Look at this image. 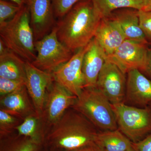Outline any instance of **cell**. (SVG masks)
Instances as JSON below:
<instances>
[{
    "label": "cell",
    "instance_id": "34",
    "mask_svg": "<svg viewBox=\"0 0 151 151\" xmlns=\"http://www.w3.org/2000/svg\"><path fill=\"white\" fill-rule=\"evenodd\" d=\"M126 151H135V150H134V149L133 148V147H132L131 148L129 149V150H127Z\"/></svg>",
    "mask_w": 151,
    "mask_h": 151
},
{
    "label": "cell",
    "instance_id": "5",
    "mask_svg": "<svg viewBox=\"0 0 151 151\" xmlns=\"http://www.w3.org/2000/svg\"><path fill=\"white\" fill-rule=\"evenodd\" d=\"M119 129L132 143L151 132V108H137L124 103L112 104Z\"/></svg>",
    "mask_w": 151,
    "mask_h": 151
},
{
    "label": "cell",
    "instance_id": "27",
    "mask_svg": "<svg viewBox=\"0 0 151 151\" xmlns=\"http://www.w3.org/2000/svg\"><path fill=\"white\" fill-rule=\"evenodd\" d=\"M140 27L146 39L151 42V11H138Z\"/></svg>",
    "mask_w": 151,
    "mask_h": 151
},
{
    "label": "cell",
    "instance_id": "12",
    "mask_svg": "<svg viewBox=\"0 0 151 151\" xmlns=\"http://www.w3.org/2000/svg\"><path fill=\"white\" fill-rule=\"evenodd\" d=\"M30 25L35 41L48 34L56 25L51 0H28Z\"/></svg>",
    "mask_w": 151,
    "mask_h": 151
},
{
    "label": "cell",
    "instance_id": "2",
    "mask_svg": "<svg viewBox=\"0 0 151 151\" xmlns=\"http://www.w3.org/2000/svg\"><path fill=\"white\" fill-rule=\"evenodd\" d=\"M101 19L91 0H81L57 23L58 40L75 52L93 39Z\"/></svg>",
    "mask_w": 151,
    "mask_h": 151
},
{
    "label": "cell",
    "instance_id": "17",
    "mask_svg": "<svg viewBox=\"0 0 151 151\" xmlns=\"http://www.w3.org/2000/svg\"><path fill=\"white\" fill-rule=\"evenodd\" d=\"M138 11L131 8L119 9L113 12L109 17L118 22L126 40L147 45L149 42L140 27Z\"/></svg>",
    "mask_w": 151,
    "mask_h": 151
},
{
    "label": "cell",
    "instance_id": "4",
    "mask_svg": "<svg viewBox=\"0 0 151 151\" xmlns=\"http://www.w3.org/2000/svg\"><path fill=\"white\" fill-rule=\"evenodd\" d=\"M71 108L86 117L97 129L104 131L118 129L112 104L96 87L84 88Z\"/></svg>",
    "mask_w": 151,
    "mask_h": 151
},
{
    "label": "cell",
    "instance_id": "15",
    "mask_svg": "<svg viewBox=\"0 0 151 151\" xmlns=\"http://www.w3.org/2000/svg\"><path fill=\"white\" fill-rule=\"evenodd\" d=\"M94 37L107 55L113 53L126 40L120 25L110 17L101 19Z\"/></svg>",
    "mask_w": 151,
    "mask_h": 151
},
{
    "label": "cell",
    "instance_id": "22",
    "mask_svg": "<svg viewBox=\"0 0 151 151\" xmlns=\"http://www.w3.org/2000/svg\"><path fill=\"white\" fill-rule=\"evenodd\" d=\"M16 130L19 135L28 137L43 145L46 132L41 117L37 113L27 117Z\"/></svg>",
    "mask_w": 151,
    "mask_h": 151
},
{
    "label": "cell",
    "instance_id": "24",
    "mask_svg": "<svg viewBox=\"0 0 151 151\" xmlns=\"http://www.w3.org/2000/svg\"><path fill=\"white\" fill-rule=\"evenodd\" d=\"M22 7L9 1L0 0V24L13 18Z\"/></svg>",
    "mask_w": 151,
    "mask_h": 151
},
{
    "label": "cell",
    "instance_id": "11",
    "mask_svg": "<svg viewBox=\"0 0 151 151\" xmlns=\"http://www.w3.org/2000/svg\"><path fill=\"white\" fill-rule=\"evenodd\" d=\"M25 86L34 105L36 112L41 116L47 90L54 81L51 73L39 69L31 63L26 62Z\"/></svg>",
    "mask_w": 151,
    "mask_h": 151
},
{
    "label": "cell",
    "instance_id": "28",
    "mask_svg": "<svg viewBox=\"0 0 151 151\" xmlns=\"http://www.w3.org/2000/svg\"><path fill=\"white\" fill-rule=\"evenodd\" d=\"M135 151H151V133L145 138L136 143H132Z\"/></svg>",
    "mask_w": 151,
    "mask_h": 151
},
{
    "label": "cell",
    "instance_id": "6",
    "mask_svg": "<svg viewBox=\"0 0 151 151\" xmlns=\"http://www.w3.org/2000/svg\"><path fill=\"white\" fill-rule=\"evenodd\" d=\"M57 31L56 25L48 34L35 42L37 56L32 63L49 73L67 62L73 54V51L60 41Z\"/></svg>",
    "mask_w": 151,
    "mask_h": 151
},
{
    "label": "cell",
    "instance_id": "25",
    "mask_svg": "<svg viewBox=\"0 0 151 151\" xmlns=\"http://www.w3.org/2000/svg\"><path fill=\"white\" fill-rule=\"evenodd\" d=\"M81 0H51L55 18L63 17L70 9Z\"/></svg>",
    "mask_w": 151,
    "mask_h": 151
},
{
    "label": "cell",
    "instance_id": "32",
    "mask_svg": "<svg viewBox=\"0 0 151 151\" xmlns=\"http://www.w3.org/2000/svg\"><path fill=\"white\" fill-rule=\"evenodd\" d=\"M142 11H151V0H145Z\"/></svg>",
    "mask_w": 151,
    "mask_h": 151
},
{
    "label": "cell",
    "instance_id": "21",
    "mask_svg": "<svg viewBox=\"0 0 151 151\" xmlns=\"http://www.w3.org/2000/svg\"><path fill=\"white\" fill-rule=\"evenodd\" d=\"M43 147L42 144L19 135L17 131L0 138V151H41Z\"/></svg>",
    "mask_w": 151,
    "mask_h": 151
},
{
    "label": "cell",
    "instance_id": "30",
    "mask_svg": "<svg viewBox=\"0 0 151 151\" xmlns=\"http://www.w3.org/2000/svg\"><path fill=\"white\" fill-rule=\"evenodd\" d=\"M76 151H102L99 147L98 146L94 143L93 145L85 147L80 150Z\"/></svg>",
    "mask_w": 151,
    "mask_h": 151
},
{
    "label": "cell",
    "instance_id": "31",
    "mask_svg": "<svg viewBox=\"0 0 151 151\" xmlns=\"http://www.w3.org/2000/svg\"><path fill=\"white\" fill-rule=\"evenodd\" d=\"M5 1H9L14 3L21 7L26 5L28 3V0H5Z\"/></svg>",
    "mask_w": 151,
    "mask_h": 151
},
{
    "label": "cell",
    "instance_id": "29",
    "mask_svg": "<svg viewBox=\"0 0 151 151\" xmlns=\"http://www.w3.org/2000/svg\"><path fill=\"white\" fill-rule=\"evenodd\" d=\"M145 72L151 77V48L148 49L147 52L146 68Z\"/></svg>",
    "mask_w": 151,
    "mask_h": 151
},
{
    "label": "cell",
    "instance_id": "33",
    "mask_svg": "<svg viewBox=\"0 0 151 151\" xmlns=\"http://www.w3.org/2000/svg\"><path fill=\"white\" fill-rule=\"evenodd\" d=\"M41 151H59L56 150H52V149H50L49 148H47L45 147H43V148H42V150Z\"/></svg>",
    "mask_w": 151,
    "mask_h": 151
},
{
    "label": "cell",
    "instance_id": "10",
    "mask_svg": "<svg viewBox=\"0 0 151 151\" xmlns=\"http://www.w3.org/2000/svg\"><path fill=\"white\" fill-rule=\"evenodd\" d=\"M125 73L112 63L105 61L97 78V89L111 104L123 103L126 98Z\"/></svg>",
    "mask_w": 151,
    "mask_h": 151
},
{
    "label": "cell",
    "instance_id": "19",
    "mask_svg": "<svg viewBox=\"0 0 151 151\" xmlns=\"http://www.w3.org/2000/svg\"><path fill=\"white\" fill-rule=\"evenodd\" d=\"M95 144L102 151H126L132 142L119 129L98 132Z\"/></svg>",
    "mask_w": 151,
    "mask_h": 151
},
{
    "label": "cell",
    "instance_id": "1",
    "mask_svg": "<svg viewBox=\"0 0 151 151\" xmlns=\"http://www.w3.org/2000/svg\"><path fill=\"white\" fill-rule=\"evenodd\" d=\"M97 128L83 115L69 108L47 134L43 146L59 151H76L95 143Z\"/></svg>",
    "mask_w": 151,
    "mask_h": 151
},
{
    "label": "cell",
    "instance_id": "13",
    "mask_svg": "<svg viewBox=\"0 0 151 151\" xmlns=\"http://www.w3.org/2000/svg\"><path fill=\"white\" fill-rule=\"evenodd\" d=\"M0 110L23 121L37 113L25 85L12 93L0 97Z\"/></svg>",
    "mask_w": 151,
    "mask_h": 151
},
{
    "label": "cell",
    "instance_id": "9",
    "mask_svg": "<svg viewBox=\"0 0 151 151\" xmlns=\"http://www.w3.org/2000/svg\"><path fill=\"white\" fill-rule=\"evenodd\" d=\"M148 47L147 44L126 40L110 55L106 61L114 63L126 74L134 69L145 72Z\"/></svg>",
    "mask_w": 151,
    "mask_h": 151
},
{
    "label": "cell",
    "instance_id": "26",
    "mask_svg": "<svg viewBox=\"0 0 151 151\" xmlns=\"http://www.w3.org/2000/svg\"><path fill=\"white\" fill-rule=\"evenodd\" d=\"M24 85V81L0 77V97L12 93Z\"/></svg>",
    "mask_w": 151,
    "mask_h": 151
},
{
    "label": "cell",
    "instance_id": "23",
    "mask_svg": "<svg viewBox=\"0 0 151 151\" xmlns=\"http://www.w3.org/2000/svg\"><path fill=\"white\" fill-rule=\"evenodd\" d=\"M22 122V119L0 110V138L16 132L17 127Z\"/></svg>",
    "mask_w": 151,
    "mask_h": 151
},
{
    "label": "cell",
    "instance_id": "35",
    "mask_svg": "<svg viewBox=\"0 0 151 151\" xmlns=\"http://www.w3.org/2000/svg\"><path fill=\"white\" fill-rule=\"evenodd\" d=\"M149 105H150V107L151 108V102L150 103V104H149Z\"/></svg>",
    "mask_w": 151,
    "mask_h": 151
},
{
    "label": "cell",
    "instance_id": "16",
    "mask_svg": "<svg viewBox=\"0 0 151 151\" xmlns=\"http://www.w3.org/2000/svg\"><path fill=\"white\" fill-rule=\"evenodd\" d=\"M126 85V97L130 102L141 106L151 102V81L138 69L129 71Z\"/></svg>",
    "mask_w": 151,
    "mask_h": 151
},
{
    "label": "cell",
    "instance_id": "8",
    "mask_svg": "<svg viewBox=\"0 0 151 151\" xmlns=\"http://www.w3.org/2000/svg\"><path fill=\"white\" fill-rule=\"evenodd\" d=\"M89 43L75 52L69 60L51 73L54 81L77 97L85 88L82 62L84 55L89 48Z\"/></svg>",
    "mask_w": 151,
    "mask_h": 151
},
{
    "label": "cell",
    "instance_id": "18",
    "mask_svg": "<svg viewBox=\"0 0 151 151\" xmlns=\"http://www.w3.org/2000/svg\"><path fill=\"white\" fill-rule=\"evenodd\" d=\"M26 61L8 49L0 55V77L25 82Z\"/></svg>",
    "mask_w": 151,
    "mask_h": 151
},
{
    "label": "cell",
    "instance_id": "14",
    "mask_svg": "<svg viewBox=\"0 0 151 151\" xmlns=\"http://www.w3.org/2000/svg\"><path fill=\"white\" fill-rule=\"evenodd\" d=\"M105 51L95 38L90 41L84 55L82 70L85 80V88L96 87L98 76L106 61Z\"/></svg>",
    "mask_w": 151,
    "mask_h": 151
},
{
    "label": "cell",
    "instance_id": "3",
    "mask_svg": "<svg viewBox=\"0 0 151 151\" xmlns=\"http://www.w3.org/2000/svg\"><path fill=\"white\" fill-rule=\"evenodd\" d=\"M27 5L22 7L10 20L0 24L1 39L7 47L26 62L32 63L37 56L34 36Z\"/></svg>",
    "mask_w": 151,
    "mask_h": 151
},
{
    "label": "cell",
    "instance_id": "7",
    "mask_svg": "<svg viewBox=\"0 0 151 151\" xmlns=\"http://www.w3.org/2000/svg\"><path fill=\"white\" fill-rule=\"evenodd\" d=\"M77 98L59 83L53 81L47 90L41 116L46 134L67 110L73 106Z\"/></svg>",
    "mask_w": 151,
    "mask_h": 151
},
{
    "label": "cell",
    "instance_id": "20",
    "mask_svg": "<svg viewBox=\"0 0 151 151\" xmlns=\"http://www.w3.org/2000/svg\"><path fill=\"white\" fill-rule=\"evenodd\" d=\"M94 9L101 19L108 17L114 11L124 8L142 10L145 0H91Z\"/></svg>",
    "mask_w": 151,
    "mask_h": 151
}]
</instances>
